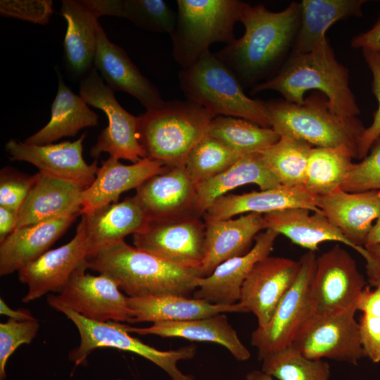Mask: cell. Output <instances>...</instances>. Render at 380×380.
Instances as JSON below:
<instances>
[{"label": "cell", "instance_id": "6da1fadb", "mask_svg": "<svg viewBox=\"0 0 380 380\" xmlns=\"http://www.w3.org/2000/svg\"><path fill=\"white\" fill-rule=\"evenodd\" d=\"M300 12L297 2L279 12L244 2L239 19L245 28L243 36L214 54L243 87L255 86L275 68L296 37Z\"/></svg>", "mask_w": 380, "mask_h": 380}, {"label": "cell", "instance_id": "7a4b0ae2", "mask_svg": "<svg viewBox=\"0 0 380 380\" xmlns=\"http://www.w3.org/2000/svg\"><path fill=\"white\" fill-rule=\"evenodd\" d=\"M88 269L110 278L129 297L158 294L186 296L201 277L198 269L175 265L124 240L90 252Z\"/></svg>", "mask_w": 380, "mask_h": 380}, {"label": "cell", "instance_id": "3957f363", "mask_svg": "<svg viewBox=\"0 0 380 380\" xmlns=\"http://www.w3.org/2000/svg\"><path fill=\"white\" fill-rule=\"evenodd\" d=\"M312 89L325 95L339 115L360 113L350 88L349 71L337 61L329 42L310 52L291 55L274 76L253 87L251 92L274 90L285 101L301 104L306 91Z\"/></svg>", "mask_w": 380, "mask_h": 380}, {"label": "cell", "instance_id": "277c9868", "mask_svg": "<svg viewBox=\"0 0 380 380\" xmlns=\"http://www.w3.org/2000/svg\"><path fill=\"white\" fill-rule=\"evenodd\" d=\"M265 104L270 127L280 137L300 139L313 147L344 148L359 158L366 127L357 117L337 114L323 94L315 91L301 104L284 99Z\"/></svg>", "mask_w": 380, "mask_h": 380}, {"label": "cell", "instance_id": "5b68a950", "mask_svg": "<svg viewBox=\"0 0 380 380\" xmlns=\"http://www.w3.org/2000/svg\"><path fill=\"white\" fill-rule=\"evenodd\" d=\"M215 117L191 100L170 101L163 108L139 116V140L148 158L167 167H184L189 153Z\"/></svg>", "mask_w": 380, "mask_h": 380}, {"label": "cell", "instance_id": "8992f818", "mask_svg": "<svg viewBox=\"0 0 380 380\" xmlns=\"http://www.w3.org/2000/svg\"><path fill=\"white\" fill-rule=\"evenodd\" d=\"M178 80L187 99L215 116L243 118L270 127L265 101L247 96L234 72L210 50L190 67L182 69Z\"/></svg>", "mask_w": 380, "mask_h": 380}, {"label": "cell", "instance_id": "52a82bcc", "mask_svg": "<svg viewBox=\"0 0 380 380\" xmlns=\"http://www.w3.org/2000/svg\"><path fill=\"white\" fill-rule=\"evenodd\" d=\"M177 24L170 35L172 55L182 69L193 65L210 45L234 40L244 2L238 0H178Z\"/></svg>", "mask_w": 380, "mask_h": 380}, {"label": "cell", "instance_id": "ba28073f", "mask_svg": "<svg viewBox=\"0 0 380 380\" xmlns=\"http://www.w3.org/2000/svg\"><path fill=\"white\" fill-rule=\"evenodd\" d=\"M55 310L71 320L79 331L80 344L69 354L70 360L76 365L82 364L95 349L110 347L132 352L147 359L165 371L172 380H194L192 376L181 372L177 362L194 358L197 350L195 345L160 350L131 336L127 324L113 321L91 320L64 307Z\"/></svg>", "mask_w": 380, "mask_h": 380}, {"label": "cell", "instance_id": "9c48e42d", "mask_svg": "<svg viewBox=\"0 0 380 380\" xmlns=\"http://www.w3.org/2000/svg\"><path fill=\"white\" fill-rule=\"evenodd\" d=\"M357 310L333 312L311 311L291 346L312 360L330 359L356 365L365 357Z\"/></svg>", "mask_w": 380, "mask_h": 380}, {"label": "cell", "instance_id": "30bf717a", "mask_svg": "<svg viewBox=\"0 0 380 380\" xmlns=\"http://www.w3.org/2000/svg\"><path fill=\"white\" fill-rule=\"evenodd\" d=\"M79 91L88 105L103 110L108 120V126L91 148V157L98 158L102 153H108L110 157L133 163L147 157L139 140V116L120 106L114 91L104 83L94 67L82 79Z\"/></svg>", "mask_w": 380, "mask_h": 380}, {"label": "cell", "instance_id": "8fae6325", "mask_svg": "<svg viewBox=\"0 0 380 380\" xmlns=\"http://www.w3.org/2000/svg\"><path fill=\"white\" fill-rule=\"evenodd\" d=\"M189 213L151 221L132 234L134 246L175 265L198 269L204 258L205 224Z\"/></svg>", "mask_w": 380, "mask_h": 380}, {"label": "cell", "instance_id": "7c38bea8", "mask_svg": "<svg viewBox=\"0 0 380 380\" xmlns=\"http://www.w3.org/2000/svg\"><path fill=\"white\" fill-rule=\"evenodd\" d=\"M316 258L313 251H308L302 255L297 277L269 323L252 332L251 343L257 349L259 360L291 346L298 330L311 312L310 289Z\"/></svg>", "mask_w": 380, "mask_h": 380}, {"label": "cell", "instance_id": "4fadbf2b", "mask_svg": "<svg viewBox=\"0 0 380 380\" xmlns=\"http://www.w3.org/2000/svg\"><path fill=\"white\" fill-rule=\"evenodd\" d=\"M366 284L355 259L336 245L316 258L310 289L312 311L357 310V303Z\"/></svg>", "mask_w": 380, "mask_h": 380}, {"label": "cell", "instance_id": "5bb4252c", "mask_svg": "<svg viewBox=\"0 0 380 380\" xmlns=\"http://www.w3.org/2000/svg\"><path fill=\"white\" fill-rule=\"evenodd\" d=\"M90 251L86 220L82 215L68 243L46 251L18 271L19 281L28 287L22 300L28 303L49 292L61 293L74 275L88 269Z\"/></svg>", "mask_w": 380, "mask_h": 380}, {"label": "cell", "instance_id": "9a60e30c", "mask_svg": "<svg viewBox=\"0 0 380 380\" xmlns=\"http://www.w3.org/2000/svg\"><path fill=\"white\" fill-rule=\"evenodd\" d=\"M47 301L53 309L67 308L91 320L132 322L127 296L103 274L94 276L80 272L61 293L49 295Z\"/></svg>", "mask_w": 380, "mask_h": 380}, {"label": "cell", "instance_id": "2e32d148", "mask_svg": "<svg viewBox=\"0 0 380 380\" xmlns=\"http://www.w3.org/2000/svg\"><path fill=\"white\" fill-rule=\"evenodd\" d=\"M84 133L74 141H62L46 145H31L10 139L5 150L12 160L27 162L34 165L39 172L88 187L94 182L98 162L87 164L83 158Z\"/></svg>", "mask_w": 380, "mask_h": 380}, {"label": "cell", "instance_id": "e0dca14e", "mask_svg": "<svg viewBox=\"0 0 380 380\" xmlns=\"http://www.w3.org/2000/svg\"><path fill=\"white\" fill-rule=\"evenodd\" d=\"M299 270L300 260L270 255L253 267L242 284L239 303L253 313L258 327L269 323Z\"/></svg>", "mask_w": 380, "mask_h": 380}, {"label": "cell", "instance_id": "ac0fdd59", "mask_svg": "<svg viewBox=\"0 0 380 380\" xmlns=\"http://www.w3.org/2000/svg\"><path fill=\"white\" fill-rule=\"evenodd\" d=\"M94 68L106 84L137 99L146 109L158 110L165 104L159 90L133 63L125 50L111 42L99 23Z\"/></svg>", "mask_w": 380, "mask_h": 380}, {"label": "cell", "instance_id": "d6986e66", "mask_svg": "<svg viewBox=\"0 0 380 380\" xmlns=\"http://www.w3.org/2000/svg\"><path fill=\"white\" fill-rule=\"evenodd\" d=\"M319 196L305 186L279 185L274 188L242 194H226L217 198L204 213L205 222L230 219L243 213L265 215L289 208H302L321 212Z\"/></svg>", "mask_w": 380, "mask_h": 380}, {"label": "cell", "instance_id": "ffe728a7", "mask_svg": "<svg viewBox=\"0 0 380 380\" xmlns=\"http://www.w3.org/2000/svg\"><path fill=\"white\" fill-rule=\"evenodd\" d=\"M278 236L272 229L260 232L248 252L222 262L210 275L201 277L194 297L215 304L238 303L243 281L255 264L270 255Z\"/></svg>", "mask_w": 380, "mask_h": 380}, {"label": "cell", "instance_id": "44dd1931", "mask_svg": "<svg viewBox=\"0 0 380 380\" xmlns=\"http://www.w3.org/2000/svg\"><path fill=\"white\" fill-rule=\"evenodd\" d=\"M318 208L351 243L365 248L380 215V190L348 192L338 188L319 196Z\"/></svg>", "mask_w": 380, "mask_h": 380}, {"label": "cell", "instance_id": "7402d4cb", "mask_svg": "<svg viewBox=\"0 0 380 380\" xmlns=\"http://www.w3.org/2000/svg\"><path fill=\"white\" fill-rule=\"evenodd\" d=\"M165 167L162 162L148 157L131 165H125L112 157L103 160L94 182L82 193L81 215L117 203L123 192L137 189Z\"/></svg>", "mask_w": 380, "mask_h": 380}, {"label": "cell", "instance_id": "603a6c76", "mask_svg": "<svg viewBox=\"0 0 380 380\" xmlns=\"http://www.w3.org/2000/svg\"><path fill=\"white\" fill-rule=\"evenodd\" d=\"M311 212L306 208H295L265 214V229H272L313 252L317 251L319 245L323 242H339L356 251L366 264L370 262L365 248H358L351 243L323 213Z\"/></svg>", "mask_w": 380, "mask_h": 380}, {"label": "cell", "instance_id": "cb8c5ba5", "mask_svg": "<svg viewBox=\"0 0 380 380\" xmlns=\"http://www.w3.org/2000/svg\"><path fill=\"white\" fill-rule=\"evenodd\" d=\"M195 184L184 167H167L144 182L134 196L150 222L194 213Z\"/></svg>", "mask_w": 380, "mask_h": 380}, {"label": "cell", "instance_id": "d4e9b609", "mask_svg": "<svg viewBox=\"0 0 380 380\" xmlns=\"http://www.w3.org/2000/svg\"><path fill=\"white\" fill-rule=\"evenodd\" d=\"M205 224L201 277L210 275L222 262L248 252L256 236L265 229L263 215L253 213Z\"/></svg>", "mask_w": 380, "mask_h": 380}, {"label": "cell", "instance_id": "484cf974", "mask_svg": "<svg viewBox=\"0 0 380 380\" xmlns=\"http://www.w3.org/2000/svg\"><path fill=\"white\" fill-rule=\"evenodd\" d=\"M82 186L38 172L18 213L16 229L74 215H81Z\"/></svg>", "mask_w": 380, "mask_h": 380}, {"label": "cell", "instance_id": "4316f807", "mask_svg": "<svg viewBox=\"0 0 380 380\" xmlns=\"http://www.w3.org/2000/svg\"><path fill=\"white\" fill-rule=\"evenodd\" d=\"M127 301L131 323L184 321L221 313L247 312L239 302L233 305L215 304L175 294L127 296Z\"/></svg>", "mask_w": 380, "mask_h": 380}, {"label": "cell", "instance_id": "83f0119b", "mask_svg": "<svg viewBox=\"0 0 380 380\" xmlns=\"http://www.w3.org/2000/svg\"><path fill=\"white\" fill-rule=\"evenodd\" d=\"M78 216L74 215L15 229L0 243V275L18 272L48 251Z\"/></svg>", "mask_w": 380, "mask_h": 380}, {"label": "cell", "instance_id": "f1b7e54d", "mask_svg": "<svg viewBox=\"0 0 380 380\" xmlns=\"http://www.w3.org/2000/svg\"><path fill=\"white\" fill-rule=\"evenodd\" d=\"M127 329L129 333L139 335L215 343L224 346L238 361H246L251 357V352L240 340L224 313L184 321L156 322L148 327L128 325Z\"/></svg>", "mask_w": 380, "mask_h": 380}, {"label": "cell", "instance_id": "f546056e", "mask_svg": "<svg viewBox=\"0 0 380 380\" xmlns=\"http://www.w3.org/2000/svg\"><path fill=\"white\" fill-rule=\"evenodd\" d=\"M61 15L67 22L65 63L73 76L81 77L93 68L99 17L86 0H63Z\"/></svg>", "mask_w": 380, "mask_h": 380}, {"label": "cell", "instance_id": "4dcf8cb0", "mask_svg": "<svg viewBox=\"0 0 380 380\" xmlns=\"http://www.w3.org/2000/svg\"><path fill=\"white\" fill-rule=\"evenodd\" d=\"M254 184L260 190L280 185L264 164L260 153L242 156L220 174L195 185L194 213L202 217L220 197L236 187Z\"/></svg>", "mask_w": 380, "mask_h": 380}, {"label": "cell", "instance_id": "1f68e13d", "mask_svg": "<svg viewBox=\"0 0 380 380\" xmlns=\"http://www.w3.org/2000/svg\"><path fill=\"white\" fill-rule=\"evenodd\" d=\"M58 90L51 108V119L41 129L28 137L25 143L46 145L66 137H74L82 129L99 124L97 114L91 110L79 94L64 82L57 70Z\"/></svg>", "mask_w": 380, "mask_h": 380}, {"label": "cell", "instance_id": "d6a6232c", "mask_svg": "<svg viewBox=\"0 0 380 380\" xmlns=\"http://www.w3.org/2000/svg\"><path fill=\"white\" fill-rule=\"evenodd\" d=\"M365 3V0H303L292 55L310 52L327 43V30L338 20L362 16Z\"/></svg>", "mask_w": 380, "mask_h": 380}, {"label": "cell", "instance_id": "836d02e7", "mask_svg": "<svg viewBox=\"0 0 380 380\" xmlns=\"http://www.w3.org/2000/svg\"><path fill=\"white\" fill-rule=\"evenodd\" d=\"M82 215L85 217L91 251L124 240L126 236L142 231L150 222L134 196Z\"/></svg>", "mask_w": 380, "mask_h": 380}, {"label": "cell", "instance_id": "e575fe53", "mask_svg": "<svg viewBox=\"0 0 380 380\" xmlns=\"http://www.w3.org/2000/svg\"><path fill=\"white\" fill-rule=\"evenodd\" d=\"M99 17L124 18L135 26L151 32H174L177 14L163 0H86Z\"/></svg>", "mask_w": 380, "mask_h": 380}, {"label": "cell", "instance_id": "d590c367", "mask_svg": "<svg viewBox=\"0 0 380 380\" xmlns=\"http://www.w3.org/2000/svg\"><path fill=\"white\" fill-rule=\"evenodd\" d=\"M206 134L242 155L260 153L281 137L271 127H263L243 118L222 115L211 120Z\"/></svg>", "mask_w": 380, "mask_h": 380}, {"label": "cell", "instance_id": "8d00e7d4", "mask_svg": "<svg viewBox=\"0 0 380 380\" xmlns=\"http://www.w3.org/2000/svg\"><path fill=\"white\" fill-rule=\"evenodd\" d=\"M353 158L344 148L312 147L304 186L318 196L341 188L353 163Z\"/></svg>", "mask_w": 380, "mask_h": 380}, {"label": "cell", "instance_id": "74e56055", "mask_svg": "<svg viewBox=\"0 0 380 380\" xmlns=\"http://www.w3.org/2000/svg\"><path fill=\"white\" fill-rule=\"evenodd\" d=\"M313 146L289 137H281L277 142L260 153L262 160L284 186H304L308 162Z\"/></svg>", "mask_w": 380, "mask_h": 380}, {"label": "cell", "instance_id": "f35d334b", "mask_svg": "<svg viewBox=\"0 0 380 380\" xmlns=\"http://www.w3.org/2000/svg\"><path fill=\"white\" fill-rule=\"evenodd\" d=\"M243 156L206 134L189 153L184 169L196 185L223 172Z\"/></svg>", "mask_w": 380, "mask_h": 380}, {"label": "cell", "instance_id": "ab89813d", "mask_svg": "<svg viewBox=\"0 0 380 380\" xmlns=\"http://www.w3.org/2000/svg\"><path fill=\"white\" fill-rule=\"evenodd\" d=\"M262 362L261 370L278 380H329L331 374L328 362L309 359L291 346Z\"/></svg>", "mask_w": 380, "mask_h": 380}, {"label": "cell", "instance_id": "60d3db41", "mask_svg": "<svg viewBox=\"0 0 380 380\" xmlns=\"http://www.w3.org/2000/svg\"><path fill=\"white\" fill-rule=\"evenodd\" d=\"M341 189L348 192L380 190V135L367 156L353 163Z\"/></svg>", "mask_w": 380, "mask_h": 380}, {"label": "cell", "instance_id": "b9f144b4", "mask_svg": "<svg viewBox=\"0 0 380 380\" xmlns=\"http://www.w3.org/2000/svg\"><path fill=\"white\" fill-rule=\"evenodd\" d=\"M39 328L36 319L24 321L8 319L0 324V380L6 378V365L10 356L20 345L30 343Z\"/></svg>", "mask_w": 380, "mask_h": 380}, {"label": "cell", "instance_id": "7bdbcfd3", "mask_svg": "<svg viewBox=\"0 0 380 380\" xmlns=\"http://www.w3.org/2000/svg\"><path fill=\"white\" fill-rule=\"evenodd\" d=\"M38 177L23 174L11 167H5L0 172V206L19 213L31 189Z\"/></svg>", "mask_w": 380, "mask_h": 380}, {"label": "cell", "instance_id": "ee69618b", "mask_svg": "<svg viewBox=\"0 0 380 380\" xmlns=\"http://www.w3.org/2000/svg\"><path fill=\"white\" fill-rule=\"evenodd\" d=\"M53 13L51 0H1L0 14L34 24L46 25Z\"/></svg>", "mask_w": 380, "mask_h": 380}, {"label": "cell", "instance_id": "f6af8a7d", "mask_svg": "<svg viewBox=\"0 0 380 380\" xmlns=\"http://www.w3.org/2000/svg\"><path fill=\"white\" fill-rule=\"evenodd\" d=\"M362 51L372 75V91L378 101V108L374 113L372 124L365 128L360 140L358 159L361 160L367 156L373 143L380 135V52L367 49Z\"/></svg>", "mask_w": 380, "mask_h": 380}, {"label": "cell", "instance_id": "bcb514c9", "mask_svg": "<svg viewBox=\"0 0 380 380\" xmlns=\"http://www.w3.org/2000/svg\"><path fill=\"white\" fill-rule=\"evenodd\" d=\"M359 326L365 357L374 363L380 362V317L362 314Z\"/></svg>", "mask_w": 380, "mask_h": 380}, {"label": "cell", "instance_id": "7dc6e473", "mask_svg": "<svg viewBox=\"0 0 380 380\" xmlns=\"http://www.w3.org/2000/svg\"><path fill=\"white\" fill-rule=\"evenodd\" d=\"M351 45L355 49L380 52V17L371 29L354 37Z\"/></svg>", "mask_w": 380, "mask_h": 380}, {"label": "cell", "instance_id": "c3c4849f", "mask_svg": "<svg viewBox=\"0 0 380 380\" xmlns=\"http://www.w3.org/2000/svg\"><path fill=\"white\" fill-rule=\"evenodd\" d=\"M357 309L362 314L380 317V287L371 289L367 286L360 297Z\"/></svg>", "mask_w": 380, "mask_h": 380}, {"label": "cell", "instance_id": "681fc988", "mask_svg": "<svg viewBox=\"0 0 380 380\" xmlns=\"http://www.w3.org/2000/svg\"><path fill=\"white\" fill-rule=\"evenodd\" d=\"M18 220V213L0 206V243L16 229Z\"/></svg>", "mask_w": 380, "mask_h": 380}, {"label": "cell", "instance_id": "f907efd6", "mask_svg": "<svg viewBox=\"0 0 380 380\" xmlns=\"http://www.w3.org/2000/svg\"><path fill=\"white\" fill-rule=\"evenodd\" d=\"M371 260L370 265L366 266L368 279L380 276V243L365 247Z\"/></svg>", "mask_w": 380, "mask_h": 380}, {"label": "cell", "instance_id": "816d5d0a", "mask_svg": "<svg viewBox=\"0 0 380 380\" xmlns=\"http://www.w3.org/2000/svg\"><path fill=\"white\" fill-rule=\"evenodd\" d=\"M0 313L2 315L8 316L9 319H13L17 321L35 319L30 310L27 309L13 310L2 298H0Z\"/></svg>", "mask_w": 380, "mask_h": 380}, {"label": "cell", "instance_id": "f5cc1de1", "mask_svg": "<svg viewBox=\"0 0 380 380\" xmlns=\"http://www.w3.org/2000/svg\"><path fill=\"white\" fill-rule=\"evenodd\" d=\"M380 243V215L374 222L365 247Z\"/></svg>", "mask_w": 380, "mask_h": 380}, {"label": "cell", "instance_id": "db71d44e", "mask_svg": "<svg viewBox=\"0 0 380 380\" xmlns=\"http://www.w3.org/2000/svg\"><path fill=\"white\" fill-rule=\"evenodd\" d=\"M243 380H274V378L262 370H252L246 374Z\"/></svg>", "mask_w": 380, "mask_h": 380}, {"label": "cell", "instance_id": "11a10c76", "mask_svg": "<svg viewBox=\"0 0 380 380\" xmlns=\"http://www.w3.org/2000/svg\"><path fill=\"white\" fill-rule=\"evenodd\" d=\"M368 281L370 284V285L372 286L380 287V276L373 278V279H368Z\"/></svg>", "mask_w": 380, "mask_h": 380}]
</instances>
